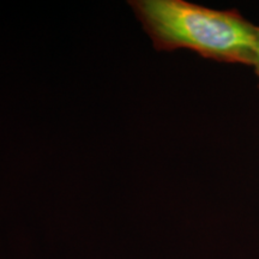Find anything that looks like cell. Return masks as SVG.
<instances>
[{"mask_svg":"<svg viewBox=\"0 0 259 259\" xmlns=\"http://www.w3.org/2000/svg\"><path fill=\"white\" fill-rule=\"evenodd\" d=\"M158 52L189 50L216 63L253 65L258 29L235 9L216 10L186 0H131Z\"/></svg>","mask_w":259,"mask_h":259,"instance_id":"obj_1","label":"cell"},{"mask_svg":"<svg viewBox=\"0 0 259 259\" xmlns=\"http://www.w3.org/2000/svg\"><path fill=\"white\" fill-rule=\"evenodd\" d=\"M252 69H253L254 76L258 80V87H259V29H258V42H257V48H255V54H254V60L253 65H252Z\"/></svg>","mask_w":259,"mask_h":259,"instance_id":"obj_2","label":"cell"}]
</instances>
